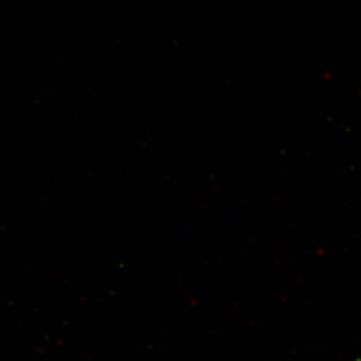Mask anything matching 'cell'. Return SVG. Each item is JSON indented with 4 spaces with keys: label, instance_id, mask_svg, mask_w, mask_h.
<instances>
[]
</instances>
